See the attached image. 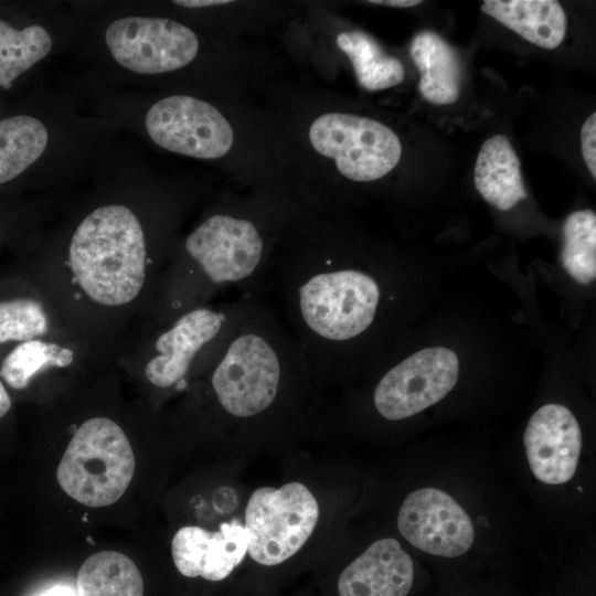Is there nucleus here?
Wrapping results in <instances>:
<instances>
[{
	"label": "nucleus",
	"instance_id": "obj_22",
	"mask_svg": "<svg viewBox=\"0 0 596 596\" xmlns=\"http://www.w3.org/2000/svg\"><path fill=\"white\" fill-rule=\"evenodd\" d=\"M74 360V352L54 342L29 340L17 345L2 360L0 376L15 390L25 389L39 371L45 368H66Z\"/></svg>",
	"mask_w": 596,
	"mask_h": 596
},
{
	"label": "nucleus",
	"instance_id": "obj_12",
	"mask_svg": "<svg viewBox=\"0 0 596 596\" xmlns=\"http://www.w3.org/2000/svg\"><path fill=\"white\" fill-rule=\"evenodd\" d=\"M247 549V530L237 519L222 523L215 532L183 526L171 543L174 565L183 576L211 582L227 577L242 563Z\"/></svg>",
	"mask_w": 596,
	"mask_h": 596
},
{
	"label": "nucleus",
	"instance_id": "obj_17",
	"mask_svg": "<svg viewBox=\"0 0 596 596\" xmlns=\"http://www.w3.org/2000/svg\"><path fill=\"white\" fill-rule=\"evenodd\" d=\"M143 579L127 555L103 551L91 555L76 578V596H143Z\"/></svg>",
	"mask_w": 596,
	"mask_h": 596
},
{
	"label": "nucleus",
	"instance_id": "obj_7",
	"mask_svg": "<svg viewBox=\"0 0 596 596\" xmlns=\"http://www.w3.org/2000/svg\"><path fill=\"white\" fill-rule=\"evenodd\" d=\"M145 125L160 147L200 159L223 157L234 141L233 128L217 108L187 95H172L153 104Z\"/></svg>",
	"mask_w": 596,
	"mask_h": 596
},
{
	"label": "nucleus",
	"instance_id": "obj_8",
	"mask_svg": "<svg viewBox=\"0 0 596 596\" xmlns=\"http://www.w3.org/2000/svg\"><path fill=\"white\" fill-rule=\"evenodd\" d=\"M241 297L222 308L192 307L163 330L155 341L156 354L145 366L146 379L155 386L168 389L182 383L194 361L212 351L232 327Z\"/></svg>",
	"mask_w": 596,
	"mask_h": 596
},
{
	"label": "nucleus",
	"instance_id": "obj_13",
	"mask_svg": "<svg viewBox=\"0 0 596 596\" xmlns=\"http://www.w3.org/2000/svg\"><path fill=\"white\" fill-rule=\"evenodd\" d=\"M414 581L411 556L393 538L372 543L340 574V596H406Z\"/></svg>",
	"mask_w": 596,
	"mask_h": 596
},
{
	"label": "nucleus",
	"instance_id": "obj_28",
	"mask_svg": "<svg viewBox=\"0 0 596 596\" xmlns=\"http://www.w3.org/2000/svg\"><path fill=\"white\" fill-rule=\"evenodd\" d=\"M11 407V398L0 380V418H2Z\"/></svg>",
	"mask_w": 596,
	"mask_h": 596
},
{
	"label": "nucleus",
	"instance_id": "obj_11",
	"mask_svg": "<svg viewBox=\"0 0 596 596\" xmlns=\"http://www.w3.org/2000/svg\"><path fill=\"white\" fill-rule=\"evenodd\" d=\"M582 440L581 426L567 407L543 405L531 416L523 434L532 473L543 483L567 482L576 471Z\"/></svg>",
	"mask_w": 596,
	"mask_h": 596
},
{
	"label": "nucleus",
	"instance_id": "obj_16",
	"mask_svg": "<svg viewBox=\"0 0 596 596\" xmlns=\"http://www.w3.org/2000/svg\"><path fill=\"white\" fill-rule=\"evenodd\" d=\"M409 53L419 74L422 97L433 105L456 103L461 91V68L453 46L438 33L425 30L413 38Z\"/></svg>",
	"mask_w": 596,
	"mask_h": 596
},
{
	"label": "nucleus",
	"instance_id": "obj_9",
	"mask_svg": "<svg viewBox=\"0 0 596 596\" xmlns=\"http://www.w3.org/2000/svg\"><path fill=\"white\" fill-rule=\"evenodd\" d=\"M105 40L114 58L139 74H159L188 65L199 51L195 33L163 18L127 17L110 23Z\"/></svg>",
	"mask_w": 596,
	"mask_h": 596
},
{
	"label": "nucleus",
	"instance_id": "obj_20",
	"mask_svg": "<svg viewBox=\"0 0 596 596\" xmlns=\"http://www.w3.org/2000/svg\"><path fill=\"white\" fill-rule=\"evenodd\" d=\"M52 39L40 25L17 30L0 20V86L10 88L12 82L49 54Z\"/></svg>",
	"mask_w": 596,
	"mask_h": 596
},
{
	"label": "nucleus",
	"instance_id": "obj_4",
	"mask_svg": "<svg viewBox=\"0 0 596 596\" xmlns=\"http://www.w3.org/2000/svg\"><path fill=\"white\" fill-rule=\"evenodd\" d=\"M318 517L316 498L300 482L256 489L245 509L249 556L266 566L285 562L309 539Z\"/></svg>",
	"mask_w": 596,
	"mask_h": 596
},
{
	"label": "nucleus",
	"instance_id": "obj_15",
	"mask_svg": "<svg viewBox=\"0 0 596 596\" xmlns=\"http://www.w3.org/2000/svg\"><path fill=\"white\" fill-rule=\"evenodd\" d=\"M473 182L479 194L500 211H508L528 198L520 159L507 136L493 135L482 143Z\"/></svg>",
	"mask_w": 596,
	"mask_h": 596
},
{
	"label": "nucleus",
	"instance_id": "obj_18",
	"mask_svg": "<svg viewBox=\"0 0 596 596\" xmlns=\"http://www.w3.org/2000/svg\"><path fill=\"white\" fill-rule=\"evenodd\" d=\"M338 47L351 61L359 85L370 92L394 87L404 81L402 62L389 55L380 44L362 31L341 32L337 35Z\"/></svg>",
	"mask_w": 596,
	"mask_h": 596
},
{
	"label": "nucleus",
	"instance_id": "obj_24",
	"mask_svg": "<svg viewBox=\"0 0 596 596\" xmlns=\"http://www.w3.org/2000/svg\"><path fill=\"white\" fill-rule=\"evenodd\" d=\"M581 150L593 179L596 178V113L587 117L581 128Z\"/></svg>",
	"mask_w": 596,
	"mask_h": 596
},
{
	"label": "nucleus",
	"instance_id": "obj_25",
	"mask_svg": "<svg viewBox=\"0 0 596 596\" xmlns=\"http://www.w3.org/2000/svg\"><path fill=\"white\" fill-rule=\"evenodd\" d=\"M175 4L187 8H203L231 3L228 0H180Z\"/></svg>",
	"mask_w": 596,
	"mask_h": 596
},
{
	"label": "nucleus",
	"instance_id": "obj_5",
	"mask_svg": "<svg viewBox=\"0 0 596 596\" xmlns=\"http://www.w3.org/2000/svg\"><path fill=\"white\" fill-rule=\"evenodd\" d=\"M312 148L334 160L338 171L356 182L385 177L400 162L398 136L379 120L347 113H326L308 131Z\"/></svg>",
	"mask_w": 596,
	"mask_h": 596
},
{
	"label": "nucleus",
	"instance_id": "obj_19",
	"mask_svg": "<svg viewBox=\"0 0 596 596\" xmlns=\"http://www.w3.org/2000/svg\"><path fill=\"white\" fill-rule=\"evenodd\" d=\"M49 134L43 123L31 116L0 120V184L21 174L46 148Z\"/></svg>",
	"mask_w": 596,
	"mask_h": 596
},
{
	"label": "nucleus",
	"instance_id": "obj_14",
	"mask_svg": "<svg viewBox=\"0 0 596 596\" xmlns=\"http://www.w3.org/2000/svg\"><path fill=\"white\" fill-rule=\"evenodd\" d=\"M481 11L528 42L554 50L563 42L566 13L555 0H486Z\"/></svg>",
	"mask_w": 596,
	"mask_h": 596
},
{
	"label": "nucleus",
	"instance_id": "obj_26",
	"mask_svg": "<svg viewBox=\"0 0 596 596\" xmlns=\"http://www.w3.org/2000/svg\"><path fill=\"white\" fill-rule=\"evenodd\" d=\"M371 4L386 6L393 8H411L419 4V0H370L366 1Z\"/></svg>",
	"mask_w": 596,
	"mask_h": 596
},
{
	"label": "nucleus",
	"instance_id": "obj_23",
	"mask_svg": "<svg viewBox=\"0 0 596 596\" xmlns=\"http://www.w3.org/2000/svg\"><path fill=\"white\" fill-rule=\"evenodd\" d=\"M47 331L43 306L31 298L0 301V343L29 341Z\"/></svg>",
	"mask_w": 596,
	"mask_h": 596
},
{
	"label": "nucleus",
	"instance_id": "obj_3",
	"mask_svg": "<svg viewBox=\"0 0 596 596\" xmlns=\"http://www.w3.org/2000/svg\"><path fill=\"white\" fill-rule=\"evenodd\" d=\"M184 249L196 272L214 288L253 292L270 264L262 231L251 219L217 213L205 219L185 240Z\"/></svg>",
	"mask_w": 596,
	"mask_h": 596
},
{
	"label": "nucleus",
	"instance_id": "obj_21",
	"mask_svg": "<svg viewBox=\"0 0 596 596\" xmlns=\"http://www.w3.org/2000/svg\"><path fill=\"white\" fill-rule=\"evenodd\" d=\"M562 264L578 283L596 277V214L592 210L571 213L563 224Z\"/></svg>",
	"mask_w": 596,
	"mask_h": 596
},
{
	"label": "nucleus",
	"instance_id": "obj_2",
	"mask_svg": "<svg viewBox=\"0 0 596 596\" xmlns=\"http://www.w3.org/2000/svg\"><path fill=\"white\" fill-rule=\"evenodd\" d=\"M131 445L114 421L94 417L74 433L56 470L63 491L77 502L100 508L125 493L135 472Z\"/></svg>",
	"mask_w": 596,
	"mask_h": 596
},
{
	"label": "nucleus",
	"instance_id": "obj_1",
	"mask_svg": "<svg viewBox=\"0 0 596 596\" xmlns=\"http://www.w3.org/2000/svg\"><path fill=\"white\" fill-rule=\"evenodd\" d=\"M68 264L81 289L103 306H121L141 291L147 268L145 234L124 205L89 213L75 230Z\"/></svg>",
	"mask_w": 596,
	"mask_h": 596
},
{
	"label": "nucleus",
	"instance_id": "obj_10",
	"mask_svg": "<svg viewBox=\"0 0 596 596\" xmlns=\"http://www.w3.org/2000/svg\"><path fill=\"white\" fill-rule=\"evenodd\" d=\"M400 533L425 553L456 557L473 543V524L461 505L437 488L411 492L397 515Z\"/></svg>",
	"mask_w": 596,
	"mask_h": 596
},
{
	"label": "nucleus",
	"instance_id": "obj_27",
	"mask_svg": "<svg viewBox=\"0 0 596 596\" xmlns=\"http://www.w3.org/2000/svg\"><path fill=\"white\" fill-rule=\"evenodd\" d=\"M39 596H76V592L73 588L65 585H56Z\"/></svg>",
	"mask_w": 596,
	"mask_h": 596
},
{
	"label": "nucleus",
	"instance_id": "obj_6",
	"mask_svg": "<svg viewBox=\"0 0 596 596\" xmlns=\"http://www.w3.org/2000/svg\"><path fill=\"white\" fill-rule=\"evenodd\" d=\"M458 373V358L453 350H419L380 379L373 393L374 406L387 421L408 418L444 398L455 386Z\"/></svg>",
	"mask_w": 596,
	"mask_h": 596
}]
</instances>
